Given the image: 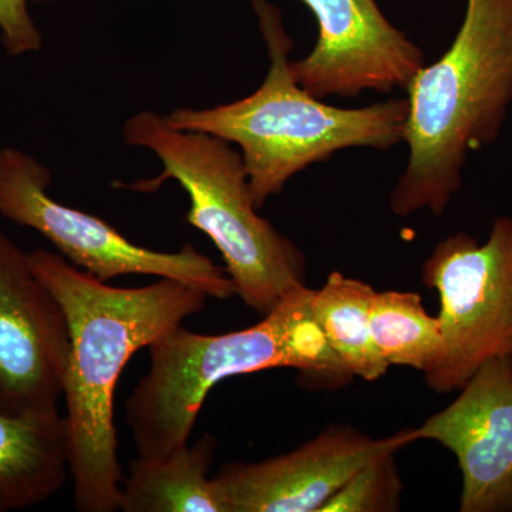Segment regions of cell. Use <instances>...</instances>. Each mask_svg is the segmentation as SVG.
Wrapping results in <instances>:
<instances>
[{
	"label": "cell",
	"instance_id": "obj_10",
	"mask_svg": "<svg viewBox=\"0 0 512 512\" xmlns=\"http://www.w3.org/2000/svg\"><path fill=\"white\" fill-rule=\"evenodd\" d=\"M460 396L416 429L414 441H437L456 456L463 476L461 512L512 511V359L480 366Z\"/></svg>",
	"mask_w": 512,
	"mask_h": 512
},
{
	"label": "cell",
	"instance_id": "obj_15",
	"mask_svg": "<svg viewBox=\"0 0 512 512\" xmlns=\"http://www.w3.org/2000/svg\"><path fill=\"white\" fill-rule=\"evenodd\" d=\"M373 342L390 366L429 373L444 353L439 318L424 309L416 292H376L370 309Z\"/></svg>",
	"mask_w": 512,
	"mask_h": 512
},
{
	"label": "cell",
	"instance_id": "obj_16",
	"mask_svg": "<svg viewBox=\"0 0 512 512\" xmlns=\"http://www.w3.org/2000/svg\"><path fill=\"white\" fill-rule=\"evenodd\" d=\"M397 451H387L365 464L323 505L320 512H393L402 505V478Z\"/></svg>",
	"mask_w": 512,
	"mask_h": 512
},
{
	"label": "cell",
	"instance_id": "obj_13",
	"mask_svg": "<svg viewBox=\"0 0 512 512\" xmlns=\"http://www.w3.org/2000/svg\"><path fill=\"white\" fill-rule=\"evenodd\" d=\"M217 440L202 436L194 446L153 460L136 458L120 487L124 512H232L217 478H208Z\"/></svg>",
	"mask_w": 512,
	"mask_h": 512
},
{
	"label": "cell",
	"instance_id": "obj_12",
	"mask_svg": "<svg viewBox=\"0 0 512 512\" xmlns=\"http://www.w3.org/2000/svg\"><path fill=\"white\" fill-rule=\"evenodd\" d=\"M70 474V437L59 413H0V512L55 497Z\"/></svg>",
	"mask_w": 512,
	"mask_h": 512
},
{
	"label": "cell",
	"instance_id": "obj_3",
	"mask_svg": "<svg viewBox=\"0 0 512 512\" xmlns=\"http://www.w3.org/2000/svg\"><path fill=\"white\" fill-rule=\"evenodd\" d=\"M268 47L269 70L258 90L211 109H177L165 117L178 130L200 131L241 148L256 210L281 194L296 174L348 148L390 150L404 141L409 101L394 99L359 109L329 106L296 82L293 42L281 12L252 0Z\"/></svg>",
	"mask_w": 512,
	"mask_h": 512
},
{
	"label": "cell",
	"instance_id": "obj_5",
	"mask_svg": "<svg viewBox=\"0 0 512 512\" xmlns=\"http://www.w3.org/2000/svg\"><path fill=\"white\" fill-rule=\"evenodd\" d=\"M128 146L153 151L163 174L131 185L154 191L175 180L190 197L188 224L214 242L227 265L235 295L259 315H268L293 289L305 286L306 261L298 245L259 217L247 168L231 143L200 131L178 130L154 111L126 121Z\"/></svg>",
	"mask_w": 512,
	"mask_h": 512
},
{
	"label": "cell",
	"instance_id": "obj_7",
	"mask_svg": "<svg viewBox=\"0 0 512 512\" xmlns=\"http://www.w3.org/2000/svg\"><path fill=\"white\" fill-rule=\"evenodd\" d=\"M436 289L444 353L424 375L437 393L460 390L487 360L512 359V218L500 217L484 244L457 232L436 245L423 265Z\"/></svg>",
	"mask_w": 512,
	"mask_h": 512
},
{
	"label": "cell",
	"instance_id": "obj_17",
	"mask_svg": "<svg viewBox=\"0 0 512 512\" xmlns=\"http://www.w3.org/2000/svg\"><path fill=\"white\" fill-rule=\"evenodd\" d=\"M52 0H0V37L10 56L39 52L43 36L30 15V3Z\"/></svg>",
	"mask_w": 512,
	"mask_h": 512
},
{
	"label": "cell",
	"instance_id": "obj_2",
	"mask_svg": "<svg viewBox=\"0 0 512 512\" xmlns=\"http://www.w3.org/2000/svg\"><path fill=\"white\" fill-rule=\"evenodd\" d=\"M406 168L392 195L393 214L441 217L463 185L471 153L491 146L512 104V0H467L463 23L437 62L406 87Z\"/></svg>",
	"mask_w": 512,
	"mask_h": 512
},
{
	"label": "cell",
	"instance_id": "obj_8",
	"mask_svg": "<svg viewBox=\"0 0 512 512\" xmlns=\"http://www.w3.org/2000/svg\"><path fill=\"white\" fill-rule=\"evenodd\" d=\"M69 353L62 305L0 229V413H59Z\"/></svg>",
	"mask_w": 512,
	"mask_h": 512
},
{
	"label": "cell",
	"instance_id": "obj_9",
	"mask_svg": "<svg viewBox=\"0 0 512 512\" xmlns=\"http://www.w3.org/2000/svg\"><path fill=\"white\" fill-rule=\"evenodd\" d=\"M318 20V42L291 60L293 76L318 99L406 89L424 53L387 20L376 0H301Z\"/></svg>",
	"mask_w": 512,
	"mask_h": 512
},
{
	"label": "cell",
	"instance_id": "obj_1",
	"mask_svg": "<svg viewBox=\"0 0 512 512\" xmlns=\"http://www.w3.org/2000/svg\"><path fill=\"white\" fill-rule=\"evenodd\" d=\"M28 256L69 325L63 399L74 505L80 512L117 511L123 480L114 426L117 382L138 350L204 311L208 295L170 278L141 288H116L47 249Z\"/></svg>",
	"mask_w": 512,
	"mask_h": 512
},
{
	"label": "cell",
	"instance_id": "obj_11",
	"mask_svg": "<svg viewBox=\"0 0 512 512\" xmlns=\"http://www.w3.org/2000/svg\"><path fill=\"white\" fill-rule=\"evenodd\" d=\"M409 444L407 430L372 439L350 426H329L284 456L225 464L215 478L232 512H320L370 460Z\"/></svg>",
	"mask_w": 512,
	"mask_h": 512
},
{
	"label": "cell",
	"instance_id": "obj_6",
	"mask_svg": "<svg viewBox=\"0 0 512 512\" xmlns=\"http://www.w3.org/2000/svg\"><path fill=\"white\" fill-rule=\"evenodd\" d=\"M52 175L19 148H0V215L33 229L59 254L101 282L121 275H151L183 282L208 298L235 295L227 271L187 244L178 252H157L128 241L109 222L50 197Z\"/></svg>",
	"mask_w": 512,
	"mask_h": 512
},
{
	"label": "cell",
	"instance_id": "obj_4",
	"mask_svg": "<svg viewBox=\"0 0 512 512\" xmlns=\"http://www.w3.org/2000/svg\"><path fill=\"white\" fill-rule=\"evenodd\" d=\"M315 289H293L252 328L200 335L183 326L148 346L147 373L127 400L137 457L153 460L188 444L212 387L228 377L295 369L343 382L353 377L330 349L312 312Z\"/></svg>",
	"mask_w": 512,
	"mask_h": 512
},
{
	"label": "cell",
	"instance_id": "obj_14",
	"mask_svg": "<svg viewBox=\"0 0 512 512\" xmlns=\"http://www.w3.org/2000/svg\"><path fill=\"white\" fill-rule=\"evenodd\" d=\"M375 295L365 282L332 272L312 299L313 316L330 349L350 375L366 382H376L390 367L376 348L370 328Z\"/></svg>",
	"mask_w": 512,
	"mask_h": 512
}]
</instances>
